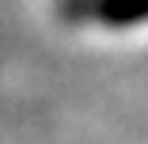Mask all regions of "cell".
Instances as JSON below:
<instances>
[{
	"mask_svg": "<svg viewBox=\"0 0 148 144\" xmlns=\"http://www.w3.org/2000/svg\"><path fill=\"white\" fill-rule=\"evenodd\" d=\"M91 12L106 27H129V23L148 19V0H95Z\"/></svg>",
	"mask_w": 148,
	"mask_h": 144,
	"instance_id": "obj_1",
	"label": "cell"
}]
</instances>
